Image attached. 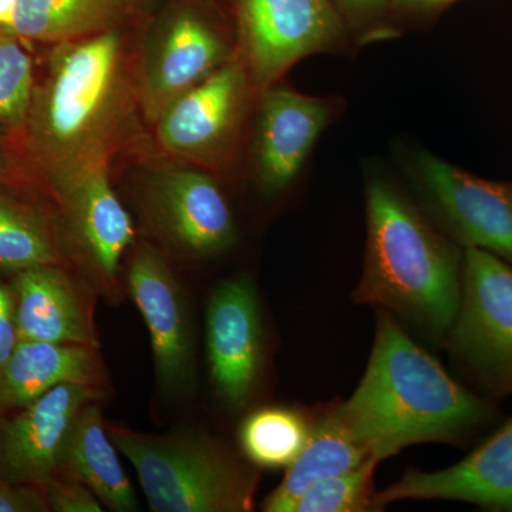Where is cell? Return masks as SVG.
<instances>
[{
	"instance_id": "obj_1",
	"label": "cell",
	"mask_w": 512,
	"mask_h": 512,
	"mask_svg": "<svg viewBox=\"0 0 512 512\" xmlns=\"http://www.w3.org/2000/svg\"><path fill=\"white\" fill-rule=\"evenodd\" d=\"M136 77L119 30L53 46L22 138L53 197L110 164L136 131Z\"/></svg>"
},
{
	"instance_id": "obj_2",
	"label": "cell",
	"mask_w": 512,
	"mask_h": 512,
	"mask_svg": "<svg viewBox=\"0 0 512 512\" xmlns=\"http://www.w3.org/2000/svg\"><path fill=\"white\" fill-rule=\"evenodd\" d=\"M335 409L379 463L413 444L463 446L500 420L493 403L456 382L383 309L365 376Z\"/></svg>"
},
{
	"instance_id": "obj_3",
	"label": "cell",
	"mask_w": 512,
	"mask_h": 512,
	"mask_svg": "<svg viewBox=\"0 0 512 512\" xmlns=\"http://www.w3.org/2000/svg\"><path fill=\"white\" fill-rule=\"evenodd\" d=\"M367 239L356 303L446 343L463 286L464 249L379 170L366 177Z\"/></svg>"
},
{
	"instance_id": "obj_4",
	"label": "cell",
	"mask_w": 512,
	"mask_h": 512,
	"mask_svg": "<svg viewBox=\"0 0 512 512\" xmlns=\"http://www.w3.org/2000/svg\"><path fill=\"white\" fill-rule=\"evenodd\" d=\"M111 441L136 468L156 512L254 510L258 474L220 441L197 431L146 434L106 424Z\"/></svg>"
},
{
	"instance_id": "obj_5",
	"label": "cell",
	"mask_w": 512,
	"mask_h": 512,
	"mask_svg": "<svg viewBox=\"0 0 512 512\" xmlns=\"http://www.w3.org/2000/svg\"><path fill=\"white\" fill-rule=\"evenodd\" d=\"M446 345L485 396H512V265L483 249H464L460 306Z\"/></svg>"
},
{
	"instance_id": "obj_6",
	"label": "cell",
	"mask_w": 512,
	"mask_h": 512,
	"mask_svg": "<svg viewBox=\"0 0 512 512\" xmlns=\"http://www.w3.org/2000/svg\"><path fill=\"white\" fill-rule=\"evenodd\" d=\"M238 55L255 94L303 57L346 53L352 33L330 0H237Z\"/></svg>"
},
{
	"instance_id": "obj_7",
	"label": "cell",
	"mask_w": 512,
	"mask_h": 512,
	"mask_svg": "<svg viewBox=\"0 0 512 512\" xmlns=\"http://www.w3.org/2000/svg\"><path fill=\"white\" fill-rule=\"evenodd\" d=\"M420 207L461 248L490 252L512 265V181L477 177L429 151L406 158Z\"/></svg>"
},
{
	"instance_id": "obj_8",
	"label": "cell",
	"mask_w": 512,
	"mask_h": 512,
	"mask_svg": "<svg viewBox=\"0 0 512 512\" xmlns=\"http://www.w3.org/2000/svg\"><path fill=\"white\" fill-rule=\"evenodd\" d=\"M252 93L247 67L237 52L165 109L154 124L158 146L180 160L208 167L227 164L237 147Z\"/></svg>"
},
{
	"instance_id": "obj_9",
	"label": "cell",
	"mask_w": 512,
	"mask_h": 512,
	"mask_svg": "<svg viewBox=\"0 0 512 512\" xmlns=\"http://www.w3.org/2000/svg\"><path fill=\"white\" fill-rule=\"evenodd\" d=\"M140 204L156 237L175 255L208 258L237 241L227 198L204 171L180 165L154 171L141 191Z\"/></svg>"
},
{
	"instance_id": "obj_10",
	"label": "cell",
	"mask_w": 512,
	"mask_h": 512,
	"mask_svg": "<svg viewBox=\"0 0 512 512\" xmlns=\"http://www.w3.org/2000/svg\"><path fill=\"white\" fill-rule=\"evenodd\" d=\"M237 49L207 19L192 10L171 16L144 46L136 80L138 106L148 123L178 97L217 72Z\"/></svg>"
},
{
	"instance_id": "obj_11",
	"label": "cell",
	"mask_w": 512,
	"mask_h": 512,
	"mask_svg": "<svg viewBox=\"0 0 512 512\" xmlns=\"http://www.w3.org/2000/svg\"><path fill=\"white\" fill-rule=\"evenodd\" d=\"M127 284L150 332L158 389L168 397L190 394L197 380L194 332L180 282L164 256L143 245L131 258Z\"/></svg>"
},
{
	"instance_id": "obj_12",
	"label": "cell",
	"mask_w": 512,
	"mask_h": 512,
	"mask_svg": "<svg viewBox=\"0 0 512 512\" xmlns=\"http://www.w3.org/2000/svg\"><path fill=\"white\" fill-rule=\"evenodd\" d=\"M103 396L101 387L63 383L10 419H0V477L43 488L57 476L63 447L80 412Z\"/></svg>"
},
{
	"instance_id": "obj_13",
	"label": "cell",
	"mask_w": 512,
	"mask_h": 512,
	"mask_svg": "<svg viewBox=\"0 0 512 512\" xmlns=\"http://www.w3.org/2000/svg\"><path fill=\"white\" fill-rule=\"evenodd\" d=\"M256 106L255 178L264 194H282L298 178L339 106L279 86L259 93Z\"/></svg>"
},
{
	"instance_id": "obj_14",
	"label": "cell",
	"mask_w": 512,
	"mask_h": 512,
	"mask_svg": "<svg viewBox=\"0 0 512 512\" xmlns=\"http://www.w3.org/2000/svg\"><path fill=\"white\" fill-rule=\"evenodd\" d=\"M207 346L212 382L222 402L241 409L254 394L262 367L261 315L248 279H229L212 293Z\"/></svg>"
},
{
	"instance_id": "obj_15",
	"label": "cell",
	"mask_w": 512,
	"mask_h": 512,
	"mask_svg": "<svg viewBox=\"0 0 512 512\" xmlns=\"http://www.w3.org/2000/svg\"><path fill=\"white\" fill-rule=\"evenodd\" d=\"M400 500H453L512 512V417L460 463L446 470H409L375 495L377 511Z\"/></svg>"
},
{
	"instance_id": "obj_16",
	"label": "cell",
	"mask_w": 512,
	"mask_h": 512,
	"mask_svg": "<svg viewBox=\"0 0 512 512\" xmlns=\"http://www.w3.org/2000/svg\"><path fill=\"white\" fill-rule=\"evenodd\" d=\"M64 227L107 292L117 293L121 258L133 244V221L110 183L109 164L56 195Z\"/></svg>"
},
{
	"instance_id": "obj_17",
	"label": "cell",
	"mask_w": 512,
	"mask_h": 512,
	"mask_svg": "<svg viewBox=\"0 0 512 512\" xmlns=\"http://www.w3.org/2000/svg\"><path fill=\"white\" fill-rule=\"evenodd\" d=\"M64 268L37 265L15 272L19 338L99 348L89 299Z\"/></svg>"
},
{
	"instance_id": "obj_18",
	"label": "cell",
	"mask_w": 512,
	"mask_h": 512,
	"mask_svg": "<svg viewBox=\"0 0 512 512\" xmlns=\"http://www.w3.org/2000/svg\"><path fill=\"white\" fill-rule=\"evenodd\" d=\"M104 373L94 346L19 340L0 375V412L22 409L63 383L101 387Z\"/></svg>"
},
{
	"instance_id": "obj_19",
	"label": "cell",
	"mask_w": 512,
	"mask_h": 512,
	"mask_svg": "<svg viewBox=\"0 0 512 512\" xmlns=\"http://www.w3.org/2000/svg\"><path fill=\"white\" fill-rule=\"evenodd\" d=\"M57 474L82 481L110 510L138 511L133 485L111 444L97 402L87 404L74 421Z\"/></svg>"
},
{
	"instance_id": "obj_20",
	"label": "cell",
	"mask_w": 512,
	"mask_h": 512,
	"mask_svg": "<svg viewBox=\"0 0 512 512\" xmlns=\"http://www.w3.org/2000/svg\"><path fill=\"white\" fill-rule=\"evenodd\" d=\"M366 448L352 436L335 407L313 424L311 437L302 453L288 467L281 485L266 498L264 511L293 512L309 488L366 463Z\"/></svg>"
},
{
	"instance_id": "obj_21",
	"label": "cell",
	"mask_w": 512,
	"mask_h": 512,
	"mask_svg": "<svg viewBox=\"0 0 512 512\" xmlns=\"http://www.w3.org/2000/svg\"><path fill=\"white\" fill-rule=\"evenodd\" d=\"M127 0H19L9 30L25 42H76L117 29Z\"/></svg>"
},
{
	"instance_id": "obj_22",
	"label": "cell",
	"mask_w": 512,
	"mask_h": 512,
	"mask_svg": "<svg viewBox=\"0 0 512 512\" xmlns=\"http://www.w3.org/2000/svg\"><path fill=\"white\" fill-rule=\"evenodd\" d=\"M63 232L30 205L0 195V269L67 266L72 254Z\"/></svg>"
},
{
	"instance_id": "obj_23",
	"label": "cell",
	"mask_w": 512,
	"mask_h": 512,
	"mask_svg": "<svg viewBox=\"0 0 512 512\" xmlns=\"http://www.w3.org/2000/svg\"><path fill=\"white\" fill-rule=\"evenodd\" d=\"M313 424L286 407H266L249 414L239 430L242 453L255 466L289 467L311 437Z\"/></svg>"
},
{
	"instance_id": "obj_24",
	"label": "cell",
	"mask_w": 512,
	"mask_h": 512,
	"mask_svg": "<svg viewBox=\"0 0 512 512\" xmlns=\"http://www.w3.org/2000/svg\"><path fill=\"white\" fill-rule=\"evenodd\" d=\"M25 40L0 26V127L22 136L36 79Z\"/></svg>"
},
{
	"instance_id": "obj_25",
	"label": "cell",
	"mask_w": 512,
	"mask_h": 512,
	"mask_svg": "<svg viewBox=\"0 0 512 512\" xmlns=\"http://www.w3.org/2000/svg\"><path fill=\"white\" fill-rule=\"evenodd\" d=\"M379 461L369 458L355 470L313 485L299 498L293 512H367L375 507V470Z\"/></svg>"
},
{
	"instance_id": "obj_26",
	"label": "cell",
	"mask_w": 512,
	"mask_h": 512,
	"mask_svg": "<svg viewBox=\"0 0 512 512\" xmlns=\"http://www.w3.org/2000/svg\"><path fill=\"white\" fill-rule=\"evenodd\" d=\"M50 508L56 512L103 511L97 495L76 478L57 474L46 487Z\"/></svg>"
},
{
	"instance_id": "obj_27",
	"label": "cell",
	"mask_w": 512,
	"mask_h": 512,
	"mask_svg": "<svg viewBox=\"0 0 512 512\" xmlns=\"http://www.w3.org/2000/svg\"><path fill=\"white\" fill-rule=\"evenodd\" d=\"M339 15L345 20L352 33L359 32L362 42L377 39L376 23L382 19L387 10L392 9L393 0H330Z\"/></svg>"
},
{
	"instance_id": "obj_28",
	"label": "cell",
	"mask_w": 512,
	"mask_h": 512,
	"mask_svg": "<svg viewBox=\"0 0 512 512\" xmlns=\"http://www.w3.org/2000/svg\"><path fill=\"white\" fill-rule=\"evenodd\" d=\"M47 511H52V508L43 488L0 480V512Z\"/></svg>"
},
{
	"instance_id": "obj_29",
	"label": "cell",
	"mask_w": 512,
	"mask_h": 512,
	"mask_svg": "<svg viewBox=\"0 0 512 512\" xmlns=\"http://www.w3.org/2000/svg\"><path fill=\"white\" fill-rule=\"evenodd\" d=\"M15 293L0 278V375L19 343Z\"/></svg>"
},
{
	"instance_id": "obj_30",
	"label": "cell",
	"mask_w": 512,
	"mask_h": 512,
	"mask_svg": "<svg viewBox=\"0 0 512 512\" xmlns=\"http://www.w3.org/2000/svg\"><path fill=\"white\" fill-rule=\"evenodd\" d=\"M457 0H393L392 10L400 15L426 16L441 12Z\"/></svg>"
},
{
	"instance_id": "obj_31",
	"label": "cell",
	"mask_w": 512,
	"mask_h": 512,
	"mask_svg": "<svg viewBox=\"0 0 512 512\" xmlns=\"http://www.w3.org/2000/svg\"><path fill=\"white\" fill-rule=\"evenodd\" d=\"M13 163L15 161H13L12 153H10L8 140H6L3 130H0V183L8 180L10 175L13 174V170H15V164Z\"/></svg>"
},
{
	"instance_id": "obj_32",
	"label": "cell",
	"mask_w": 512,
	"mask_h": 512,
	"mask_svg": "<svg viewBox=\"0 0 512 512\" xmlns=\"http://www.w3.org/2000/svg\"><path fill=\"white\" fill-rule=\"evenodd\" d=\"M19 0H0V26L10 29L15 20Z\"/></svg>"
},
{
	"instance_id": "obj_33",
	"label": "cell",
	"mask_w": 512,
	"mask_h": 512,
	"mask_svg": "<svg viewBox=\"0 0 512 512\" xmlns=\"http://www.w3.org/2000/svg\"><path fill=\"white\" fill-rule=\"evenodd\" d=\"M0 480H2V477H0Z\"/></svg>"
}]
</instances>
